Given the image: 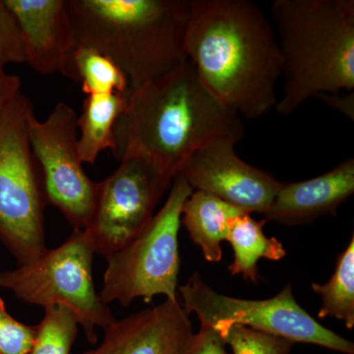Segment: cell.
Listing matches in <instances>:
<instances>
[{"label":"cell","mask_w":354,"mask_h":354,"mask_svg":"<svg viewBox=\"0 0 354 354\" xmlns=\"http://www.w3.org/2000/svg\"><path fill=\"white\" fill-rule=\"evenodd\" d=\"M188 60L209 92L242 118L276 109L283 57L271 21L250 0H191Z\"/></svg>","instance_id":"1"},{"label":"cell","mask_w":354,"mask_h":354,"mask_svg":"<svg viewBox=\"0 0 354 354\" xmlns=\"http://www.w3.org/2000/svg\"><path fill=\"white\" fill-rule=\"evenodd\" d=\"M245 127L239 113L203 84L189 60L130 91L114 127L116 160L145 157L176 177L193 153L218 141L237 144Z\"/></svg>","instance_id":"2"},{"label":"cell","mask_w":354,"mask_h":354,"mask_svg":"<svg viewBox=\"0 0 354 354\" xmlns=\"http://www.w3.org/2000/svg\"><path fill=\"white\" fill-rule=\"evenodd\" d=\"M76 44L104 53L130 91L187 62L191 0H66Z\"/></svg>","instance_id":"3"},{"label":"cell","mask_w":354,"mask_h":354,"mask_svg":"<svg viewBox=\"0 0 354 354\" xmlns=\"http://www.w3.org/2000/svg\"><path fill=\"white\" fill-rule=\"evenodd\" d=\"M271 12L283 57L279 114L319 94L353 92V0H276Z\"/></svg>","instance_id":"4"},{"label":"cell","mask_w":354,"mask_h":354,"mask_svg":"<svg viewBox=\"0 0 354 354\" xmlns=\"http://www.w3.org/2000/svg\"><path fill=\"white\" fill-rule=\"evenodd\" d=\"M34 113L31 100L20 92L0 113V241L19 266L48 251L44 209L48 203L28 134Z\"/></svg>","instance_id":"5"},{"label":"cell","mask_w":354,"mask_h":354,"mask_svg":"<svg viewBox=\"0 0 354 354\" xmlns=\"http://www.w3.org/2000/svg\"><path fill=\"white\" fill-rule=\"evenodd\" d=\"M193 192L181 174L174 177L162 209L134 239L106 258L108 268L100 297L106 304L129 306L157 295L176 301L179 274L178 234L183 207Z\"/></svg>","instance_id":"6"},{"label":"cell","mask_w":354,"mask_h":354,"mask_svg":"<svg viewBox=\"0 0 354 354\" xmlns=\"http://www.w3.org/2000/svg\"><path fill=\"white\" fill-rule=\"evenodd\" d=\"M94 248L83 230H73L68 239L48 249L39 259L0 272V288L10 290L28 304L64 306L75 315L91 344L97 342L95 328L116 320L97 295L93 279Z\"/></svg>","instance_id":"7"},{"label":"cell","mask_w":354,"mask_h":354,"mask_svg":"<svg viewBox=\"0 0 354 354\" xmlns=\"http://www.w3.org/2000/svg\"><path fill=\"white\" fill-rule=\"evenodd\" d=\"M186 313H194L200 327L212 328L223 337L235 325L283 337L295 344H315L344 354H354L353 342L321 325L297 304L291 286L276 297L241 299L216 292L198 272L179 286Z\"/></svg>","instance_id":"8"},{"label":"cell","mask_w":354,"mask_h":354,"mask_svg":"<svg viewBox=\"0 0 354 354\" xmlns=\"http://www.w3.org/2000/svg\"><path fill=\"white\" fill-rule=\"evenodd\" d=\"M118 162V169L97 183L94 211L83 230L95 253L106 259L147 227L174 179L142 156L127 155Z\"/></svg>","instance_id":"9"},{"label":"cell","mask_w":354,"mask_h":354,"mask_svg":"<svg viewBox=\"0 0 354 354\" xmlns=\"http://www.w3.org/2000/svg\"><path fill=\"white\" fill-rule=\"evenodd\" d=\"M76 111L58 102L41 121L30 115V145L43 174L48 205L60 209L73 230H85L94 211L97 183L84 171L79 155Z\"/></svg>","instance_id":"10"},{"label":"cell","mask_w":354,"mask_h":354,"mask_svg":"<svg viewBox=\"0 0 354 354\" xmlns=\"http://www.w3.org/2000/svg\"><path fill=\"white\" fill-rule=\"evenodd\" d=\"M234 146L218 141L203 147L186 160L178 174L193 191L209 193L250 214L265 215L283 183L247 164Z\"/></svg>","instance_id":"11"},{"label":"cell","mask_w":354,"mask_h":354,"mask_svg":"<svg viewBox=\"0 0 354 354\" xmlns=\"http://www.w3.org/2000/svg\"><path fill=\"white\" fill-rule=\"evenodd\" d=\"M104 330L102 344L82 354H186L194 335L183 305L169 299Z\"/></svg>","instance_id":"12"},{"label":"cell","mask_w":354,"mask_h":354,"mask_svg":"<svg viewBox=\"0 0 354 354\" xmlns=\"http://www.w3.org/2000/svg\"><path fill=\"white\" fill-rule=\"evenodd\" d=\"M24 39L26 62L41 75H64L75 48L66 0H6Z\"/></svg>","instance_id":"13"},{"label":"cell","mask_w":354,"mask_h":354,"mask_svg":"<svg viewBox=\"0 0 354 354\" xmlns=\"http://www.w3.org/2000/svg\"><path fill=\"white\" fill-rule=\"evenodd\" d=\"M354 193V160L348 158L332 171L300 183H281L264 221L302 225L337 209Z\"/></svg>","instance_id":"14"},{"label":"cell","mask_w":354,"mask_h":354,"mask_svg":"<svg viewBox=\"0 0 354 354\" xmlns=\"http://www.w3.org/2000/svg\"><path fill=\"white\" fill-rule=\"evenodd\" d=\"M243 213L249 212L209 193L193 191L184 203L181 223L205 259L218 263L223 258L221 242L227 241L230 223Z\"/></svg>","instance_id":"15"},{"label":"cell","mask_w":354,"mask_h":354,"mask_svg":"<svg viewBox=\"0 0 354 354\" xmlns=\"http://www.w3.org/2000/svg\"><path fill=\"white\" fill-rule=\"evenodd\" d=\"M128 95H88L78 116V149L83 164L94 165L102 151L114 149V127L127 106Z\"/></svg>","instance_id":"16"},{"label":"cell","mask_w":354,"mask_h":354,"mask_svg":"<svg viewBox=\"0 0 354 354\" xmlns=\"http://www.w3.org/2000/svg\"><path fill=\"white\" fill-rule=\"evenodd\" d=\"M251 215L241 214L230 223L227 241L234 249V260L228 271L232 276L241 274L247 281L257 283L259 260L279 261L286 257V251L276 237L266 236V221L254 220Z\"/></svg>","instance_id":"17"},{"label":"cell","mask_w":354,"mask_h":354,"mask_svg":"<svg viewBox=\"0 0 354 354\" xmlns=\"http://www.w3.org/2000/svg\"><path fill=\"white\" fill-rule=\"evenodd\" d=\"M64 76L80 84L84 94L129 95L127 77L113 60L90 46L76 44Z\"/></svg>","instance_id":"18"},{"label":"cell","mask_w":354,"mask_h":354,"mask_svg":"<svg viewBox=\"0 0 354 354\" xmlns=\"http://www.w3.org/2000/svg\"><path fill=\"white\" fill-rule=\"evenodd\" d=\"M312 290L322 297L320 319L334 317L348 330L354 327V236L335 263L332 278L325 285L312 283Z\"/></svg>","instance_id":"19"},{"label":"cell","mask_w":354,"mask_h":354,"mask_svg":"<svg viewBox=\"0 0 354 354\" xmlns=\"http://www.w3.org/2000/svg\"><path fill=\"white\" fill-rule=\"evenodd\" d=\"M78 321L66 307L46 308L37 325L36 337L29 354H70L78 335Z\"/></svg>","instance_id":"20"},{"label":"cell","mask_w":354,"mask_h":354,"mask_svg":"<svg viewBox=\"0 0 354 354\" xmlns=\"http://www.w3.org/2000/svg\"><path fill=\"white\" fill-rule=\"evenodd\" d=\"M232 354H291L293 342L267 333L235 325L223 335Z\"/></svg>","instance_id":"21"},{"label":"cell","mask_w":354,"mask_h":354,"mask_svg":"<svg viewBox=\"0 0 354 354\" xmlns=\"http://www.w3.org/2000/svg\"><path fill=\"white\" fill-rule=\"evenodd\" d=\"M36 333V326L26 325L11 316L0 297V354H29Z\"/></svg>","instance_id":"22"},{"label":"cell","mask_w":354,"mask_h":354,"mask_svg":"<svg viewBox=\"0 0 354 354\" xmlns=\"http://www.w3.org/2000/svg\"><path fill=\"white\" fill-rule=\"evenodd\" d=\"M25 62V44L19 23L6 0H0V66Z\"/></svg>","instance_id":"23"},{"label":"cell","mask_w":354,"mask_h":354,"mask_svg":"<svg viewBox=\"0 0 354 354\" xmlns=\"http://www.w3.org/2000/svg\"><path fill=\"white\" fill-rule=\"evenodd\" d=\"M225 339L212 328L200 327L193 335L186 354H228Z\"/></svg>","instance_id":"24"},{"label":"cell","mask_w":354,"mask_h":354,"mask_svg":"<svg viewBox=\"0 0 354 354\" xmlns=\"http://www.w3.org/2000/svg\"><path fill=\"white\" fill-rule=\"evenodd\" d=\"M317 99L322 101L330 109H335L337 113L348 118L349 120L354 121V92H346V94L339 93H324L317 95Z\"/></svg>","instance_id":"25"},{"label":"cell","mask_w":354,"mask_h":354,"mask_svg":"<svg viewBox=\"0 0 354 354\" xmlns=\"http://www.w3.org/2000/svg\"><path fill=\"white\" fill-rule=\"evenodd\" d=\"M21 79L15 74L6 71V67L0 66V113L13 101L19 93Z\"/></svg>","instance_id":"26"}]
</instances>
